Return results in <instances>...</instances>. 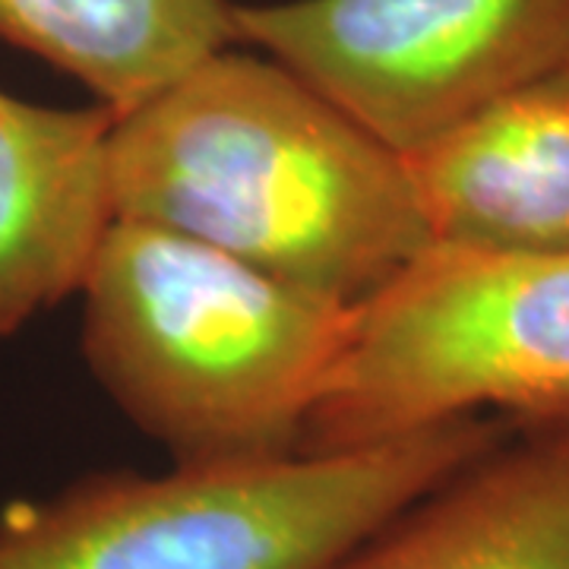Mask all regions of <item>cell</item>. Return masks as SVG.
Returning <instances> with one entry per match:
<instances>
[{
  "label": "cell",
  "mask_w": 569,
  "mask_h": 569,
  "mask_svg": "<svg viewBox=\"0 0 569 569\" xmlns=\"http://www.w3.org/2000/svg\"><path fill=\"white\" fill-rule=\"evenodd\" d=\"M430 247L569 253V67L402 156Z\"/></svg>",
  "instance_id": "cell-6"
},
{
  "label": "cell",
  "mask_w": 569,
  "mask_h": 569,
  "mask_svg": "<svg viewBox=\"0 0 569 569\" xmlns=\"http://www.w3.org/2000/svg\"><path fill=\"white\" fill-rule=\"evenodd\" d=\"M234 39L406 156L569 67V0L234 3Z\"/></svg>",
  "instance_id": "cell-5"
},
{
  "label": "cell",
  "mask_w": 569,
  "mask_h": 569,
  "mask_svg": "<svg viewBox=\"0 0 569 569\" xmlns=\"http://www.w3.org/2000/svg\"><path fill=\"white\" fill-rule=\"evenodd\" d=\"M108 104L51 108L0 89V339L80 291L114 222Z\"/></svg>",
  "instance_id": "cell-8"
},
{
  "label": "cell",
  "mask_w": 569,
  "mask_h": 569,
  "mask_svg": "<svg viewBox=\"0 0 569 569\" xmlns=\"http://www.w3.org/2000/svg\"><path fill=\"white\" fill-rule=\"evenodd\" d=\"M0 41L127 114L238 39L228 0H0Z\"/></svg>",
  "instance_id": "cell-9"
},
{
  "label": "cell",
  "mask_w": 569,
  "mask_h": 569,
  "mask_svg": "<svg viewBox=\"0 0 569 569\" xmlns=\"http://www.w3.org/2000/svg\"><path fill=\"white\" fill-rule=\"evenodd\" d=\"M111 206L346 307L430 247L406 159L263 51L118 114Z\"/></svg>",
  "instance_id": "cell-1"
},
{
  "label": "cell",
  "mask_w": 569,
  "mask_h": 569,
  "mask_svg": "<svg viewBox=\"0 0 569 569\" xmlns=\"http://www.w3.org/2000/svg\"><path fill=\"white\" fill-rule=\"evenodd\" d=\"M512 425L462 415L342 452L96 471L3 512L0 569H326Z\"/></svg>",
  "instance_id": "cell-3"
},
{
  "label": "cell",
  "mask_w": 569,
  "mask_h": 569,
  "mask_svg": "<svg viewBox=\"0 0 569 569\" xmlns=\"http://www.w3.org/2000/svg\"><path fill=\"white\" fill-rule=\"evenodd\" d=\"M80 291L89 370L174 466L301 452L351 307L133 219L108 224Z\"/></svg>",
  "instance_id": "cell-2"
},
{
  "label": "cell",
  "mask_w": 569,
  "mask_h": 569,
  "mask_svg": "<svg viewBox=\"0 0 569 569\" xmlns=\"http://www.w3.org/2000/svg\"><path fill=\"white\" fill-rule=\"evenodd\" d=\"M326 569H569V415L516 421Z\"/></svg>",
  "instance_id": "cell-7"
},
{
  "label": "cell",
  "mask_w": 569,
  "mask_h": 569,
  "mask_svg": "<svg viewBox=\"0 0 569 569\" xmlns=\"http://www.w3.org/2000/svg\"><path fill=\"white\" fill-rule=\"evenodd\" d=\"M462 415H569V253L427 247L351 307L301 452L373 447Z\"/></svg>",
  "instance_id": "cell-4"
}]
</instances>
